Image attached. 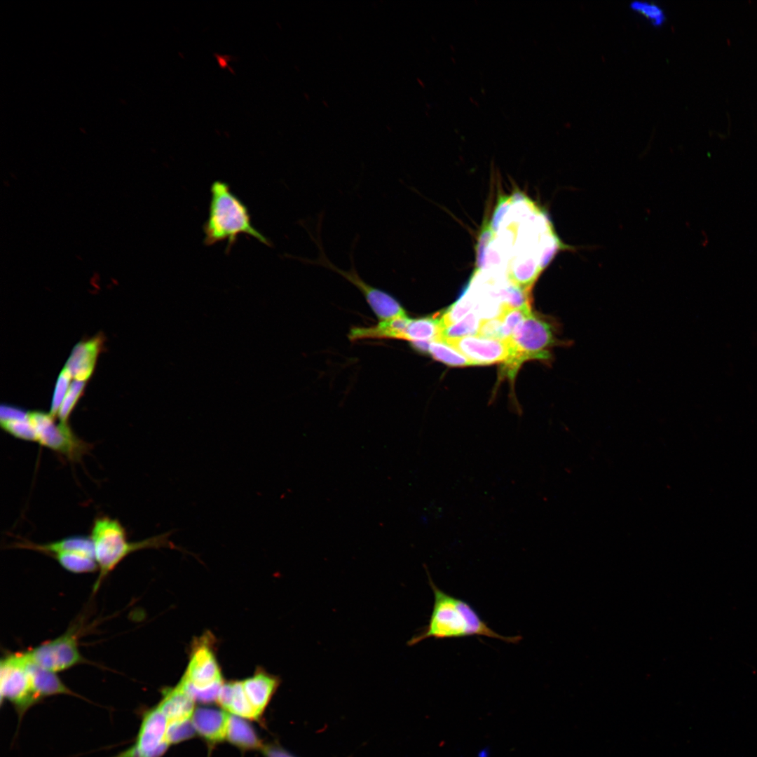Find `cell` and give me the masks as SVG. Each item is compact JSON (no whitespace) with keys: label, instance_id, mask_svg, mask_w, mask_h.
Here are the masks:
<instances>
[{"label":"cell","instance_id":"1","mask_svg":"<svg viewBox=\"0 0 757 757\" xmlns=\"http://www.w3.org/2000/svg\"><path fill=\"white\" fill-rule=\"evenodd\" d=\"M571 248L558 237L547 214L525 194L499 198L483 224L476 250V268L505 275L531 290L556 254Z\"/></svg>","mask_w":757,"mask_h":757},{"label":"cell","instance_id":"2","mask_svg":"<svg viewBox=\"0 0 757 757\" xmlns=\"http://www.w3.org/2000/svg\"><path fill=\"white\" fill-rule=\"evenodd\" d=\"M434 603L428 624L414 634L407 645L412 646L430 638L437 639L482 636L510 643L521 640L519 635L505 636L493 631L472 606L463 599L452 596L437 587L427 571Z\"/></svg>","mask_w":757,"mask_h":757},{"label":"cell","instance_id":"3","mask_svg":"<svg viewBox=\"0 0 757 757\" xmlns=\"http://www.w3.org/2000/svg\"><path fill=\"white\" fill-rule=\"evenodd\" d=\"M203 229L204 245L211 246L227 241L226 254L241 234L249 235L268 247L273 245L252 225L246 205L231 191L228 183L221 180L214 181L210 186L208 216Z\"/></svg>","mask_w":757,"mask_h":757},{"label":"cell","instance_id":"4","mask_svg":"<svg viewBox=\"0 0 757 757\" xmlns=\"http://www.w3.org/2000/svg\"><path fill=\"white\" fill-rule=\"evenodd\" d=\"M174 531L171 530L140 541L132 542L128 540L125 528L118 519L108 516L96 517L89 536L93 545L99 571L93 591L96 592L103 580L134 552L147 548L179 549L169 539Z\"/></svg>","mask_w":757,"mask_h":757},{"label":"cell","instance_id":"5","mask_svg":"<svg viewBox=\"0 0 757 757\" xmlns=\"http://www.w3.org/2000/svg\"><path fill=\"white\" fill-rule=\"evenodd\" d=\"M559 327L550 317L531 313L524 318L508 338L512 351L504 362L501 370L503 375L514 378L521 364L530 359L550 363L552 360V348L571 346V341L558 338Z\"/></svg>","mask_w":757,"mask_h":757},{"label":"cell","instance_id":"6","mask_svg":"<svg viewBox=\"0 0 757 757\" xmlns=\"http://www.w3.org/2000/svg\"><path fill=\"white\" fill-rule=\"evenodd\" d=\"M322 213L319 214L315 233H311L306 228L310 238L318 249V255L314 259L295 257L304 264L322 266L335 272L353 285L363 294L367 302L380 321L388 320L406 315L400 303L388 292L373 287L366 282L359 275L355 268L353 251L349 254L350 268L343 270L336 266L327 257L320 236Z\"/></svg>","mask_w":757,"mask_h":757},{"label":"cell","instance_id":"7","mask_svg":"<svg viewBox=\"0 0 757 757\" xmlns=\"http://www.w3.org/2000/svg\"><path fill=\"white\" fill-rule=\"evenodd\" d=\"M210 645L208 637L196 641L180 681L195 702H216L224 683L217 660Z\"/></svg>","mask_w":757,"mask_h":757},{"label":"cell","instance_id":"8","mask_svg":"<svg viewBox=\"0 0 757 757\" xmlns=\"http://www.w3.org/2000/svg\"><path fill=\"white\" fill-rule=\"evenodd\" d=\"M27 665L25 652L11 653L0 662L1 704L4 700L12 704L19 724L27 711L40 702L33 690Z\"/></svg>","mask_w":757,"mask_h":757},{"label":"cell","instance_id":"9","mask_svg":"<svg viewBox=\"0 0 757 757\" xmlns=\"http://www.w3.org/2000/svg\"><path fill=\"white\" fill-rule=\"evenodd\" d=\"M35 434V442L62 454L69 460L79 459L89 445L78 438L68 423H56L50 413L41 411L29 412Z\"/></svg>","mask_w":757,"mask_h":757},{"label":"cell","instance_id":"10","mask_svg":"<svg viewBox=\"0 0 757 757\" xmlns=\"http://www.w3.org/2000/svg\"><path fill=\"white\" fill-rule=\"evenodd\" d=\"M25 653L32 662L55 673L69 669L84 660L74 627L55 639L25 651Z\"/></svg>","mask_w":757,"mask_h":757},{"label":"cell","instance_id":"11","mask_svg":"<svg viewBox=\"0 0 757 757\" xmlns=\"http://www.w3.org/2000/svg\"><path fill=\"white\" fill-rule=\"evenodd\" d=\"M168 719L158 705L144 713L134 744L114 757H161L170 746Z\"/></svg>","mask_w":757,"mask_h":757},{"label":"cell","instance_id":"12","mask_svg":"<svg viewBox=\"0 0 757 757\" xmlns=\"http://www.w3.org/2000/svg\"><path fill=\"white\" fill-rule=\"evenodd\" d=\"M461 353L474 365L505 362L512 354L509 339H498L480 336H465L444 341Z\"/></svg>","mask_w":757,"mask_h":757},{"label":"cell","instance_id":"13","mask_svg":"<svg viewBox=\"0 0 757 757\" xmlns=\"http://www.w3.org/2000/svg\"><path fill=\"white\" fill-rule=\"evenodd\" d=\"M102 346L101 336L78 343L74 347L64 369L74 380L86 381L94 371Z\"/></svg>","mask_w":757,"mask_h":757},{"label":"cell","instance_id":"14","mask_svg":"<svg viewBox=\"0 0 757 757\" xmlns=\"http://www.w3.org/2000/svg\"><path fill=\"white\" fill-rule=\"evenodd\" d=\"M241 682L248 702L260 719L280 684V678L258 670Z\"/></svg>","mask_w":757,"mask_h":757},{"label":"cell","instance_id":"15","mask_svg":"<svg viewBox=\"0 0 757 757\" xmlns=\"http://www.w3.org/2000/svg\"><path fill=\"white\" fill-rule=\"evenodd\" d=\"M195 700L184 684L179 683L174 688L163 691L158 706L168 719V723L184 721L192 718Z\"/></svg>","mask_w":757,"mask_h":757},{"label":"cell","instance_id":"16","mask_svg":"<svg viewBox=\"0 0 757 757\" xmlns=\"http://www.w3.org/2000/svg\"><path fill=\"white\" fill-rule=\"evenodd\" d=\"M230 715L212 708L195 709L191 721L196 732L210 742L226 739Z\"/></svg>","mask_w":757,"mask_h":757},{"label":"cell","instance_id":"17","mask_svg":"<svg viewBox=\"0 0 757 757\" xmlns=\"http://www.w3.org/2000/svg\"><path fill=\"white\" fill-rule=\"evenodd\" d=\"M27 668L33 690L39 701L46 697L57 695L80 697L61 681L57 673L39 667L32 662L28 657Z\"/></svg>","mask_w":757,"mask_h":757},{"label":"cell","instance_id":"18","mask_svg":"<svg viewBox=\"0 0 757 757\" xmlns=\"http://www.w3.org/2000/svg\"><path fill=\"white\" fill-rule=\"evenodd\" d=\"M216 702L235 716L252 721L259 719L246 697L241 681L224 683Z\"/></svg>","mask_w":757,"mask_h":757},{"label":"cell","instance_id":"19","mask_svg":"<svg viewBox=\"0 0 757 757\" xmlns=\"http://www.w3.org/2000/svg\"><path fill=\"white\" fill-rule=\"evenodd\" d=\"M15 545L20 548L32 550L50 556L57 552L71 550L83 551L95 555L90 538L82 536H70L43 544L34 543L25 540L18 543Z\"/></svg>","mask_w":757,"mask_h":757},{"label":"cell","instance_id":"20","mask_svg":"<svg viewBox=\"0 0 757 757\" xmlns=\"http://www.w3.org/2000/svg\"><path fill=\"white\" fill-rule=\"evenodd\" d=\"M443 329L439 314L423 318H410L405 329L403 340L410 343L416 341H432L440 338Z\"/></svg>","mask_w":757,"mask_h":757},{"label":"cell","instance_id":"21","mask_svg":"<svg viewBox=\"0 0 757 757\" xmlns=\"http://www.w3.org/2000/svg\"><path fill=\"white\" fill-rule=\"evenodd\" d=\"M226 739L243 749L262 748V744L254 730L244 718L230 715Z\"/></svg>","mask_w":757,"mask_h":757},{"label":"cell","instance_id":"22","mask_svg":"<svg viewBox=\"0 0 757 757\" xmlns=\"http://www.w3.org/2000/svg\"><path fill=\"white\" fill-rule=\"evenodd\" d=\"M69 572L87 573L98 571L95 555L83 551L71 550L50 555Z\"/></svg>","mask_w":757,"mask_h":757},{"label":"cell","instance_id":"23","mask_svg":"<svg viewBox=\"0 0 757 757\" xmlns=\"http://www.w3.org/2000/svg\"><path fill=\"white\" fill-rule=\"evenodd\" d=\"M428 353L436 360L454 367L474 365L466 357L443 340L430 343Z\"/></svg>","mask_w":757,"mask_h":757},{"label":"cell","instance_id":"24","mask_svg":"<svg viewBox=\"0 0 757 757\" xmlns=\"http://www.w3.org/2000/svg\"><path fill=\"white\" fill-rule=\"evenodd\" d=\"M480 324V319L473 311L458 322L443 328L439 339L446 341L478 334Z\"/></svg>","mask_w":757,"mask_h":757},{"label":"cell","instance_id":"25","mask_svg":"<svg viewBox=\"0 0 757 757\" xmlns=\"http://www.w3.org/2000/svg\"><path fill=\"white\" fill-rule=\"evenodd\" d=\"M475 306L472 293L465 287L458 300L439 314L443 328L453 325L465 316Z\"/></svg>","mask_w":757,"mask_h":757},{"label":"cell","instance_id":"26","mask_svg":"<svg viewBox=\"0 0 757 757\" xmlns=\"http://www.w3.org/2000/svg\"><path fill=\"white\" fill-rule=\"evenodd\" d=\"M85 386L86 381H83L74 380L71 383L57 414L60 422L67 423L70 414L81 396Z\"/></svg>","mask_w":757,"mask_h":757},{"label":"cell","instance_id":"27","mask_svg":"<svg viewBox=\"0 0 757 757\" xmlns=\"http://www.w3.org/2000/svg\"><path fill=\"white\" fill-rule=\"evenodd\" d=\"M0 422L1 428L12 436L26 441L35 442L34 430L29 416L25 418Z\"/></svg>","mask_w":757,"mask_h":757},{"label":"cell","instance_id":"28","mask_svg":"<svg viewBox=\"0 0 757 757\" xmlns=\"http://www.w3.org/2000/svg\"><path fill=\"white\" fill-rule=\"evenodd\" d=\"M531 313V307L513 308L506 311L500 318L502 320V339H506L510 338L517 326Z\"/></svg>","mask_w":757,"mask_h":757},{"label":"cell","instance_id":"29","mask_svg":"<svg viewBox=\"0 0 757 757\" xmlns=\"http://www.w3.org/2000/svg\"><path fill=\"white\" fill-rule=\"evenodd\" d=\"M195 732L191 719L168 723L166 741L169 745L176 744L190 739Z\"/></svg>","mask_w":757,"mask_h":757},{"label":"cell","instance_id":"30","mask_svg":"<svg viewBox=\"0 0 757 757\" xmlns=\"http://www.w3.org/2000/svg\"><path fill=\"white\" fill-rule=\"evenodd\" d=\"M630 7L634 11L644 15L654 26H660L665 20L663 9L656 4L640 0L633 1Z\"/></svg>","mask_w":757,"mask_h":757},{"label":"cell","instance_id":"31","mask_svg":"<svg viewBox=\"0 0 757 757\" xmlns=\"http://www.w3.org/2000/svg\"><path fill=\"white\" fill-rule=\"evenodd\" d=\"M71 378V376L65 369L62 370L57 378L50 411V414L54 418L57 416L60 406L70 386Z\"/></svg>","mask_w":757,"mask_h":757},{"label":"cell","instance_id":"32","mask_svg":"<svg viewBox=\"0 0 757 757\" xmlns=\"http://www.w3.org/2000/svg\"><path fill=\"white\" fill-rule=\"evenodd\" d=\"M502 320L500 318L481 322L478 335L484 338L503 339L501 336Z\"/></svg>","mask_w":757,"mask_h":757},{"label":"cell","instance_id":"33","mask_svg":"<svg viewBox=\"0 0 757 757\" xmlns=\"http://www.w3.org/2000/svg\"><path fill=\"white\" fill-rule=\"evenodd\" d=\"M0 421L25 418L29 416V411L11 405H1Z\"/></svg>","mask_w":757,"mask_h":757},{"label":"cell","instance_id":"34","mask_svg":"<svg viewBox=\"0 0 757 757\" xmlns=\"http://www.w3.org/2000/svg\"><path fill=\"white\" fill-rule=\"evenodd\" d=\"M264 752L267 757H292L285 751L274 747H266L264 749Z\"/></svg>","mask_w":757,"mask_h":757}]
</instances>
